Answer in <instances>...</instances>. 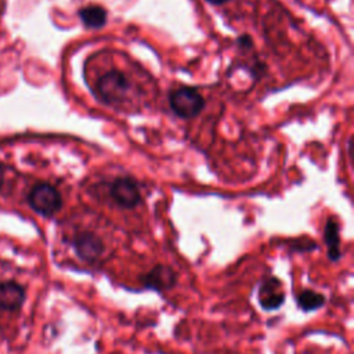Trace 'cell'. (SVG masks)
<instances>
[{
	"label": "cell",
	"instance_id": "obj_1",
	"mask_svg": "<svg viewBox=\"0 0 354 354\" xmlns=\"http://www.w3.org/2000/svg\"><path fill=\"white\" fill-rule=\"evenodd\" d=\"M100 98L109 105H120L131 91L130 79L120 71H108L95 83Z\"/></svg>",
	"mask_w": 354,
	"mask_h": 354
},
{
	"label": "cell",
	"instance_id": "obj_2",
	"mask_svg": "<svg viewBox=\"0 0 354 354\" xmlns=\"http://www.w3.org/2000/svg\"><path fill=\"white\" fill-rule=\"evenodd\" d=\"M169 101L173 112L183 119L196 116L205 105V100L201 93L192 87H180L173 90Z\"/></svg>",
	"mask_w": 354,
	"mask_h": 354
},
{
	"label": "cell",
	"instance_id": "obj_3",
	"mask_svg": "<svg viewBox=\"0 0 354 354\" xmlns=\"http://www.w3.org/2000/svg\"><path fill=\"white\" fill-rule=\"evenodd\" d=\"M30 207L46 217L55 214L62 206V198L59 192L50 184L40 183L32 188L28 196Z\"/></svg>",
	"mask_w": 354,
	"mask_h": 354
},
{
	"label": "cell",
	"instance_id": "obj_4",
	"mask_svg": "<svg viewBox=\"0 0 354 354\" xmlns=\"http://www.w3.org/2000/svg\"><path fill=\"white\" fill-rule=\"evenodd\" d=\"M109 194L112 199L124 209H133L141 202L137 183L129 177H118L111 184Z\"/></svg>",
	"mask_w": 354,
	"mask_h": 354
},
{
	"label": "cell",
	"instance_id": "obj_5",
	"mask_svg": "<svg viewBox=\"0 0 354 354\" xmlns=\"http://www.w3.org/2000/svg\"><path fill=\"white\" fill-rule=\"evenodd\" d=\"M73 249L76 254L88 263L97 261L105 252V245L102 239L94 232H79L73 239Z\"/></svg>",
	"mask_w": 354,
	"mask_h": 354
},
{
	"label": "cell",
	"instance_id": "obj_6",
	"mask_svg": "<svg viewBox=\"0 0 354 354\" xmlns=\"http://www.w3.org/2000/svg\"><path fill=\"white\" fill-rule=\"evenodd\" d=\"M257 299L263 310L272 311L279 308L285 301V289L282 282L275 277L266 278L259 286Z\"/></svg>",
	"mask_w": 354,
	"mask_h": 354
},
{
	"label": "cell",
	"instance_id": "obj_7",
	"mask_svg": "<svg viewBox=\"0 0 354 354\" xmlns=\"http://www.w3.org/2000/svg\"><path fill=\"white\" fill-rule=\"evenodd\" d=\"M141 282L145 288H151L162 292L166 289H171L176 285L177 275L171 267L165 264H158L141 277Z\"/></svg>",
	"mask_w": 354,
	"mask_h": 354
},
{
	"label": "cell",
	"instance_id": "obj_8",
	"mask_svg": "<svg viewBox=\"0 0 354 354\" xmlns=\"http://www.w3.org/2000/svg\"><path fill=\"white\" fill-rule=\"evenodd\" d=\"M25 300V289L14 281L0 282V308L14 311L18 310Z\"/></svg>",
	"mask_w": 354,
	"mask_h": 354
},
{
	"label": "cell",
	"instance_id": "obj_9",
	"mask_svg": "<svg viewBox=\"0 0 354 354\" xmlns=\"http://www.w3.org/2000/svg\"><path fill=\"white\" fill-rule=\"evenodd\" d=\"M325 242L328 246V256L330 260H337L340 257V238L339 225L333 218H329L325 225Z\"/></svg>",
	"mask_w": 354,
	"mask_h": 354
},
{
	"label": "cell",
	"instance_id": "obj_10",
	"mask_svg": "<svg viewBox=\"0 0 354 354\" xmlns=\"http://www.w3.org/2000/svg\"><path fill=\"white\" fill-rule=\"evenodd\" d=\"M79 15L88 28H101L106 22V11L100 6H87L79 11Z\"/></svg>",
	"mask_w": 354,
	"mask_h": 354
},
{
	"label": "cell",
	"instance_id": "obj_11",
	"mask_svg": "<svg viewBox=\"0 0 354 354\" xmlns=\"http://www.w3.org/2000/svg\"><path fill=\"white\" fill-rule=\"evenodd\" d=\"M324 303H325L324 295L314 292V290H303L297 296V306L303 311H314V310L322 307Z\"/></svg>",
	"mask_w": 354,
	"mask_h": 354
},
{
	"label": "cell",
	"instance_id": "obj_12",
	"mask_svg": "<svg viewBox=\"0 0 354 354\" xmlns=\"http://www.w3.org/2000/svg\"><path fill=\"white\" fill-rule=\"evenodd\" d=\"M3 183H4V169H3V166L0 165V189H1V187H3Z\"/></svg>",
	"mask_w": 354,
	"mask_h": 354
},
{
	"label": "cell",
	"instance_id": "obj_13",
	"mask_svg": "<svg viewBox=\"0 0 354 354\" xmlns=\"http://www.w3.org/2000/svg\"><path fill=\"white\" fill-rule=\"evenodd\" d=\"M207 1L212 3V4H223V3H225L228 0H207Z\"/></svg>",
	"mask_w": 354,
	"mask_h": 354
}]
</instances>
